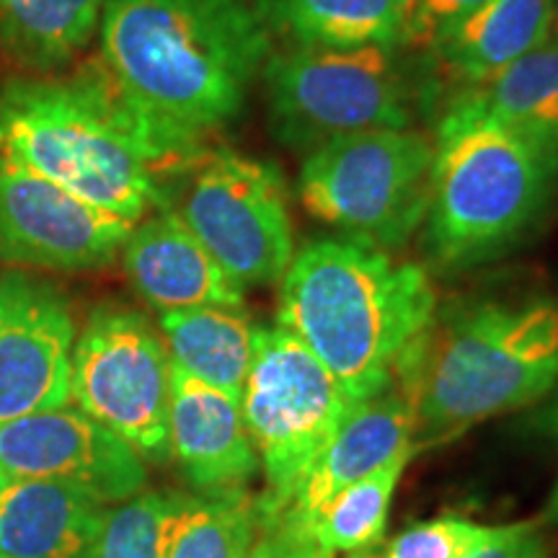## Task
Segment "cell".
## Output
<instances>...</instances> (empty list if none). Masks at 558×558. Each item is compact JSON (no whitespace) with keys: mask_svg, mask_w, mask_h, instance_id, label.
<instances>
[{"mask_svg":"<svg viewBox=\"0 0 558 558\" xmlns=\"http://www.w3.org/2000/svg\"><path fill=\"white\" fill-rule=\"evenodd\" d=\"M99 62L169 184L246 109L275 50L246 0H109Z\"/></svg>","mask_w":558,"mask_h":558,"instance_id":"obj_1","label":"cell"},{"mask_svg":"<svg viewBox=\"0 0 558 558\" xmlns=\"http://www.w3.org/2000/svg\"><path fill=\"white\" fill-rule=\"evenodd\" d=\"M437 305L424 264L337 233L295 248L279 279L277 324L362 403L393 388Z\"/></svg>","mask_w":558,"mask_h":558,"instance_id":"obj_2","label":"cell"},{"mask_svg":"<svg viewBox=\"0 0 558 558\" xmlns=\"http://www.w3.org/2000/svg\"><path fill=\"white\" fill-rule=\"evenodd\" d=\"M558 383V300L471 298L435 311L399 369L414 409V452L533 409Z\"/></svg>","mask_w":558,"mask_h":558,"instance_id":"obj_3","label":"cell"},{"mask_svg":"<svg viewBox=\"0 0 558 558\" xmlns=\"http://www.w3.org/2000/svg\"><path fill=\"white\" fill-rule=\"evenodd\" d=\"M0 156L130 222L171 205L163 166L96 58L0 88Z\"/></svg>","mask_w":558,"mask_h":558,"instance_id":"obj_4","label":"cell"},{"mask_svg":"<svg viewBox=\"0 0 558 558\" xmlns=\"http://www.w3.org/2000/svg\"><path fill=\"white\" fill-rule=\"evenodd\" d=\"M558 190V145L478 122L435 130L418 246L437 275L497 262L538 228Z\"/></svg>","mask_w":558,"mask_h":558,"instance_id":"obj_5","label":"cell"},{"mask_svg":"<svg viewBox=\"0 0 558 558\" xmlns=\"http://www.w3.org/2000/svg\"><path fill=\"white\" fill-rule=\"evenodd\" d=\"M262 81L271 137L298 156L357 132L411 130L437 96L427 58L411 47H282Z\"/></svg>","mask_w":558,"mask_h":558,"instance_id":"obj_6","label":"cell"},{"mask_svg":"<svg viewBox=\"0 0 558 558\" xmlns=\"http://www.w3.org/2000/svg\"><path fill=\"white\" fill-rule=\"evenodd\" d=\"M354 407L295 333L279 324H256L241 411L264 478L256 497L262 522L288 512L313 463Z\"/></svg>","mask_w":558,"mask_h":558,"instance_id":"obj_7","label":"cell"},{"mask_svg":"<svg viewBox=\"0 0 558 558\" xmlns=\"http://www.w3.org/2000/svg\"><path fill=\"white\" fill-rule=\"evenodd\" d=\"M432 163L435 140L414 128L344 135L303 156L298 197L339 235L396 254L427 215Z\"/></svg>","mask_w":558,"mask_h":558,"instance_id":"obj_8","label":"cell"},{"mask_svg":"<svg viewBox=\"0 0 558 558\" xmlns=\"http://www.w3.org/2000/svg\"><path fill=\"white\" fill-rule=\"evenodd\" d=\"M70 401L145 463L171 460V357L145 313L122 303L88 313L73 347Z\"/></svg>","mask_w":558,"mask_h":558,"instance_id":"obj_9","label":"cell"},{"mask_svg":"<svg viewBox=\"0 0 558 558\" xmlns=\"http://www.w3.org/2000/svg\"><path fill=\"white\" fill-rule=\"evenodd\" d=\"M186 179L173 209L215 262L243 290L279 284L295 254L282 171L239 150L209 148Z\"/></svg>","mask_w":558,"mask_h":558,"instance_id":"obj_10","label":"cell"},{"mask_svg":"<svg viewBox=\"0 0 558 558\" xmlns=\"http://www.w3.org/2000/svg\"><path fill=\"white\" fill-rule=\"evenodd\" d=\"M135 222L0 156V262L58 271L109 267Z\"/></svg>","mask_w":558,"mask_h":558,"instance_id":"obj_11","label":"cell"},{"mask_svg":"<svg viewBox=\"0 0 558 558\" xmlns=\"http://www.w3.org/2000/svg\"><path fill=\"white\" fill-rule=\"evenodd\" d=\"M75 329L65 292L26 271H0V427L70 403Z\"/></svg>","mask_w":558,"mask_h":558,"instance_id":"obj_12","label":"cell"},{"mask_svg":"<svg viewBox=\"0 0 558 558\" xmlns=\"http://www.w3.org/2000/svg\"><path fill=\"white\" fill-rule=\"evenodd\" d=\"M0 476L52 478L120 505L148 486V463L81 409H52L0 427Z\"/></svg>","mask_w":558,"mask_h":558,"instance_id":"obj_13","label":"cell"},{"mask_svg":"<svg viewBox=\"0 0 558 558\" xmlns=\"http://www.w3.org/2000/svg\"><path fill=\"white\" fill-rule=\"evenodd\" d=\"M171 460L197 497L246 494L259 476L241 401L171 365Z\"/></svg>","mask_w":558,"mask_h":558,"instance_id":"obj_14","label":"cell"},{"mask_svg":"<svg viewBox=\"0 0 558 558\" xmlns=\"http://www.w3.org/2000/svg\"><path fill=\"white\" fill-rule=\"evenodd\" d=\"M130 284L160 313L220 305L243 308V288L215 262L173 205L135 222L122 246Z\"/></svg>","mask_w":558,"mask_h":558,"instance_id":"obj_15","label":"cell"},{"mask_svg":"<svg viewBox=\"0 0 558 558\" xmlns=\"http://www.w3.org/2000/svg\"><path fill=\"white\" fill-rule=\"evenodd\" d=\"M401 452H414V409L409 396L393 386L352 409L284 514L313 535L318 514L341 488L383 469Z\"/></svg>","mask_w":558,"mask_h":558,"instance_id":"obj_16","label":"cell"},{"mask_svg":"<svg viewBox=\"0 0 558 558\" xmlns=\"http://www.w3.org/2000/svg\"><path fill=\"white\" fill-rule=\"evenodd\" d=\"M107 505L52 478L0 476V556L94 558Z\"/></svg>","mask_w":558,"mask_h":558,"instance_id":"obj_17","label":"cell"},{"mask_svg":"<svg viewBox=\"0 0 558 558\" xmlns=\"http://www.w3.org/2000/svg\"><path fill=\"white\" fill-rule=\"evenodd\" d=\"M478 122L505 124L558 145V37L492 78L460 86L445 101L435 130Z\"/></svg>","mask_w":558,"mask_h":558,"instance_id":"obj_18","label":"cell"},{"mask_svg":"<svg viewBox=\"0 0 558 558\" xmlns=\"http://www.w3.org/2000/svg\"><path fill=\"white\" fill-rule=\"evenodd\" d=\"M554 16L556 0H486L437 39L427 58L460 86H471L546 45Z\"/></svg>","mask_w":558,"mask_h":558,"instance_id":"obj_19","label":"cell"},{"mask_svg":"<svg viewBox=\"0 0 558 558\" xmlns=\"http://www.w3.org/2000/svg\"><path fill=\"white\" fill-rule=\"evenodd\" d=\"M254 11L282 47H409V0H256Z\"/></svg>","mask_w":558,"mask_h":558,"instance_id":"obj_20","label":"cell"},{"mask_svg":"<svg viewBox=\"0 0 558 558\" xmlns=\"http://www.w3.org/2000/svg\"><path fill=\"white\" fill-rule=\"evenodd\" d=\"M158 331L171 365L241 401L256 337V324L246 311L202 305L160 313Z\"/></svg>","mask_w":558,"mask_h":558,"instance_id":"obj_21","label":"cell"},{"mask_svg":"<svg viewBox=\"0 0 558 558\" xmlns=\"http://www.w3.org/2000/svg\"><path fill=\"white\" fill-rule=\"evenodd\" d=\"M109 0H0V37L21 65L54 70L99 32Z\"/></svg>","mask_w":558,"mask_h":558,"instance_id":"obj_22","label":"cell"},{"mask_svg":"<svg viewBox=\"0 0 558 558\" xmlns=\"http://www.w3.org/2000/svg\"><path fill=\"white\" fill-rule=\"evenodd\" d=\"M414 452H401L369 476L341 488L313 525V538L329 554L375 548L386 535L390 501Z\"/></svg>","mask_w":558,"mask_h":558,"instance_id":"obj_23","label":"cell"},{"mask_svg":"<svg viewBox=\"0 0 558 558\" xmlns=\"http://www.w3.org/2000/svg\"><path fill=\"white\" fill-rule=\"evenodd\" d=\"M262 530L251 492L194 497L181 507L166 558H246Z\"/></svg>","mask_w":558,"mask_h":558,"instance_id":"obj_24","label":"cell"},{"mask_svg":"<svg viewBox=\"0 0 558 558\" xmlns=\"http://www.w3.org/2000/svg\"><path fill=\"white\" fill-rule=\"evenodd\" d=\"M186 499L190 494L143 488L120 505H109L94 558H166Z\"/></svg>","mask_w":558,"mask_h":558,"instance_id":"obj_25","label":"cell"},{"mask_svg":"<svg viewBox=\"0 0 558 558\" xmlns=\"http://www.w3.org/2000/svg\"><path fill=\"white\" fill-rule=\"evenodd\" d=\"M499 525H484L463 514L422 520L401 530L388 543L383 558H465L473 548L492 538Z\"/></svg>","mask_w":558,"mask_h":558,"instance_id":"obj_26","label":"cell"},{"mask_svg":"<svg viewBox=\"0 0 558 558\" xmlns=\"http://www.w3.org/2000/svg\"><path fill=\"white\" fill-rule=\"evenodd\" d=\"M484 3L486 0H409V47L429 52L437 39Z\"/></svg>","mask_w":558,"mask_h":558,"instance_id":"obj_27","label":"cell"},{"mask_svg":"<svg viewBox=\"0 0 558 558\" xmlns=\"http://www.w3.org/2000/svg\"><path fill=\"white\" fill-rule=\"evenodd\" d=\"M246 558H333L324 550L308 530L298 527L288 514L275 522H262L259 535Z\"/></svg>","mask_w":558,"mask_h":558,"instance_id":"obj_28","label":"cell"},{"mask_svg":"<svg viewBox=\"0 0 558 558\" xmlns=\"http://www.w3.org/2000/svg\"><path fill=\"white\" fill-rule=\"evenodd\" d=\"M465 558H548V543L541 533V522H509L499 525L492 538Z\"/></svg>","mask_w":558,"mask_h":558,"instance_id":"obj_29","label":"cell"},{"mask_svg":"<svg viewBox=\"0 0 558 558\" xmlns=\"http://www.w3.org/2000/svg\"><path fill=\"white\" fill-rule=\"evenodd\" d=\"M530 429H533L535 435L558 442V383H556V388L546 396V399L533 407Z\"/></svg>","mask_w":558,"mask_h":558,"instance_id":"obj_30","label":"cell"},{"mask_svg":"<svg viewBox=\"0 0 558 558\" xmlns=\"http://www.w3.org/2000/svg\"><path fill=\"white\" fill-rule=\"evenodd\" d=\"M543 522H548V525L558 527V476H556L554 488H550V494H548L546 509H543Z\"/></svg>","mask_w":558,"mask_h":558,"instance_id":"obj_31","label":"cell"},{"mask_svg":"<svg viewBox=\"0 0 558 558\" xmlns=\"http://www.w3.org/2000/svg\"><path fill=\"white\" fill-rule=\"evenodd\" d=\"M347 558H383V554H375V550L369 548V550H354V554H347Z\"/></svg>","mask_w":558,"mask_h":558,"instance_id":"obj_32","label":"cell"},{"mask_svg":"<svg viewBox=\"0 0 558 558\" xmlns=\"http://www.w3.org/2000/svg\"><path fill=\"white\" fill-rule=\"evenodd\" d=\"M554 37H558V0H556V16H554Z\"/></svg>","mask_w":558,"mask_h":558,"instance_id":"obj_33","label":"cell"},{"mask_svg":"<svg viewBox=\"0 0 558 558\" xmlns=\"http://www.w3.org/2000/svg\"><path fill=\"white\" fill-rule=\"evenodd\" d=\"M0 558H5V556H0Z\"/></svg>","mask_w":558,"mask_h":558,"instance_id":"obj_34","label":"cell"}]
</instances>
